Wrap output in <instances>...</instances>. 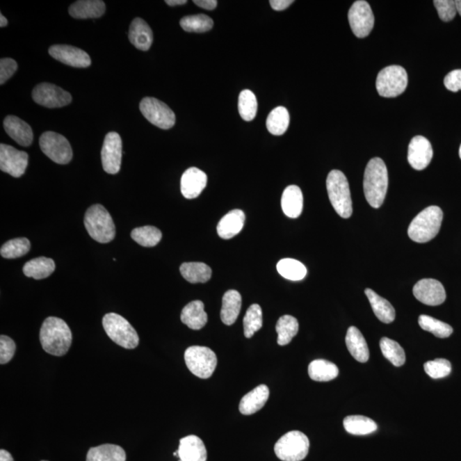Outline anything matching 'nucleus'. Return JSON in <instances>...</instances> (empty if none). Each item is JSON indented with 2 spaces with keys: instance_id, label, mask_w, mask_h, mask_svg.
<instances>
[{
  "instance_id": "79ce46f5",
  "label": "nucleus",
  "mask_w": 461,
  "mask_h": 461,
  "mask_svg": "<svg viewBox=\"0 0 461 461\" xmlns=\"http://www.w3.org/2000/svg\"><path fill=\"white\" fill-rule=\"evenodd\" d=\"M419 325L423 330L432 333L434 336L439 337V339H446V337L451 336L453 333L451 325L433 317L425 316V314L419 317Z\"/></svg>"
},
{
  "instance_id": "c85d7f7f",
  "label": "nucleus",
  "mask_w": 461,
  "mask_h": 461,
  "mask_svg": "<svg viewBox=\"0 0 461 461\" xmlns=\"http://www.w3.org/2000/svg\"><path fill=\"white\" fill-rule=\"evenodd\" d=\"M241 307L242 298L239 292L234 290L227 291L223 298V307L220 310L221 321L227 325L234 324L241 313Z\"/></svg>"
},
{
  "instance_id": "58836bf2",
  "label": "nucleus",
  "mask_w": 461,
  "mask_h": 461,
  "mask_svg": "<svg viewBox=\"0 0 461 461\" xmlns=\"http://www.w3.org/2000/svg\"><path fill=\"white\" fill-rule=\"evenodd\" d=\"M131 237L138 245L144 247H154L159 243L163 234L159 228L152 226H145L135 228L131 232Z\"/></svg>"
},
{
  "instance_id": "1a4fd4ad",
  "label": "nucleus",
  "mask_w": 461,
  "mask_h": 461,
  "mask_svg": "<svg viewBox=\"0 0 461 461\" xmlns=\"http://www.w3.org/2000/svg\"><path fill=\"white\" fill-rule=\"evenodd\" d=\"M185 362L190 372L200 378H211L217 366V356L211 348L192 346L185 352Z\"/></svg>"
},
{
  "instance_id": "7c9ffc66",
  "label": "nucleus",
  "mask_w": 461,
  "mask_h": 461,
  "mask_svg": "<svg viewBox=\"0 0 461 461\" xmlns=\"http://www.w3.org/2000/svg\"><path fill=\"white\" fill-rule=\"evenodd\" d=\"M124 449L115 444H103L89 449L87 461H126Z\"/></svg>"
},
{
  "instance_id": "9b49d317",
  "label": "nucleus",
  "mask_w": 461,
  "mask_h": 461,
  "mask_svg": "<svg viewBox=\"0 0 461 461\" xmlns=\"http://www.w3.org/2000/svg\"><path fill=\"white\" fill-rule=\"evenodd\" d=\"M140 110L152 124L159 129H170L175 124V114L166 104L155 97H145L140 104Z\"/></svg>"
},
{
  "instance_id": "13d9d810",
  "label": "nucleus",
  "mask_w": 461,
  "mask_h": 461,
  "mask_svg": "<svg viewBox=\"0 0 461 461\" xmlns=\"http://www.w3.org/2000/svg\"><path fill=\"white\" fill-rule=\"evenodd\" d=\"M455 6L457 13L461 16V0H457V1H455Z\"/></svg>"
},
{
  "instance_id": "49530a36",
  "label": "nucleus",
  "mask_w": 461,
  "mask_h": 461,
  "mask_svg": "<svg viewBox=\"0 0 461 461\" xmlns=\"http://www.w3.org/2000/svg\"><path fill=\"white\" fill-rule=\"evenodd\" d=\"M426 373L434 380L448 376L452 371L451 363L445 359H436L423 365Z\"/></svg>"
},
{
  "instance_id": "b1692460",
  "label": "nucleus",
  "mask_w": 461,
  "mask_h": 461,
  "mask_svg": "<svg viewBox=\"0 0 461 461\" xmlns=\"http://www.w3.org/2000/svg\"><path fill=\"white\" fill-rule=\"evenodd\" d=\"M106 7L102 0H80L70 6L69 13L76 19H88L102 17Z\"/></svg>"
},
{
  "instance_id": "603ef678",
  "label": "nucleus",
  "mask_w": 461,
  "mask_h": 461,
  "mask_svg": "<svg viewBox=\"0 0 461 461\" xmlns=\"http://www.w3.org/2000/svg\"><path fill=\"white\" fill-rule=\"evenodd\" d=\"M293 3L294 1H292V0H272V1H270V5L275 10H284Z\"/></svg>"
},
{
  "instance_id": "aec40b11",
  "label": "nucleus",
  "mask_w": 461,
  "mask_h": 461,
  "mask_svg": "<svg viewBox=\"0 0 461 461\" xmlns=\"http://www.w3.org/2000/svg\"><path fill=\"white\" fill-rule=\"evenodd\" d=\"M179 458L182 461H206L207 449L204 442L195 435L181 438L178 448Z\"/></svg>"
},
{
  "instance_id": "ddd939ff",
  "label": "nucleus",
  "mask_w": 461,
  "mask_h": 461,
  "mask_svg": "<svg viewBox=\"0 0 461 461\" xmlns=\"http://www.w3.org/2000/svg\"><path fill=\"white\" fill-rule=\"evenodd\" d=\"M32 96L40 106L51 108L66 106L72 101L70 92L51 83L37 85L33 90Z\"/></svg>"
},
{
  "instance_id": "a18cd8bd",
  "label": "nucleus",
  "mask_w": 461,
  "mask_h": 461,
  "mask_svg": "<svg viewBox=\"0 0 461 461\" xmlns=\"http://www.w3.org/2000/svg\"><path fill=\"white\" fill-rule=\"evenodd\" d=\"M30 247H31V243L28 238L11 239L3 243L0 250V254L6 259H16V258L25 256L30 250Z\"/></svg>"
},
{
  "instance_id": "f3484780",
  "label": "nucleus",
  "mask_w": 461,
  "mask_h": 461,
  "mask_svg": "<svg viewBox=\"0 0 461 461\" xmlns=\"http://www.w3.org/2000/svg\"><path fill=\"white\" fill-rule=\"evenodd\" d=\"M433 149L426 138L418 135L413 138L408 145L407 160L412 168L423 170L432 162Z\"/></svg>"
},
{
  "instance_id": "8fccbe9b",
  "label": "nucleus",
  "mask_w": 461,
  "mask_h": 461,
  "mask_svg": "<svg viewBox=\"0 0 461 461\" xmlns=\"http://www.w3.org/2000/svg\"><path fill=\"white\" fill-rule=\"evenodd\" d=\"M17 70V63L11 58L0 60V84H5Z\"/></svg>"
},
{
  "instance_id": "f257e3e1",
  "label": "nucleus",
  "mask_w": 461,
  "mask_h": 461,
  "mask_svg": "<svg viewBox=\"0 0 461 461\" xmlns=\"http://www.w3.org/2000/svg\"><path fill=\"white\" fill-rule=\"evenodd\" d=\"M72 332L65 321L57 317H48L41 325L40 340L43 350L55 356L67 353L72 344Z\"/></svg>"
},
{
  "instance_id": "5701e85b",
  "label": "nucleus",
  "mask_w": 461,
  "mask_h": 461,
  "mask_svg": "<svg viewBox=\"0 0 461 461\" xmlns=\"http://www.w3.org/2000/svg\"><path fill=\"white\" fill-rule=\"evenodd\" d=\"M245 216L241 209H234L220 220L217 232L221 238L230 239L238 235L245 226Z\"/></svg>"
},
{
  "instance_id": "a878e982",
  "label": "nucleus",
  "mask_w": 461,
  "mask_h": 461,
  "mask_svg": "<svg viewBox=\"0 0 461 461\" xmlns=\"http://www.w3.org/2000/svg\"><path fill=\"white\" fill-rule=\"evenodd\" d=\"M346 343L348 350L356 361L362 363L369 362L370 357L369 346L364 336L358 328L350 327L348 329Z\"/></svg>"
},
{
  "instance_id": "37998d69",
  "label": "nucleus",
  "mask_w": 461,
  "mask_h": 461,
  "mask_svg": "<svg viewBox=\"0 0 461 461\" xmlns=\"http://www.w3.org/2000/svg\"><path fill=\"white\" fill-rule=\"evenodd\" d=\"M264 318L260 305H251L243 318V332L247 339L252 337L262 327Z\"/></svg>"
},
{
  "instance_id": "3c124183",
  "label": "nucleus",
  "mask_w": 461,
  "mask_h": 461,
  "mask_svg": "<svg viewBox=\"0 0 461 461\" xmlns=\"http://www.w3.org/2000/svg\"><path fill=\"white\" fill-rule=\"evenodd\" d=\"M444 86L446 88L453 92H457L461 90V70H455L449 72L444 78Z\"/></svg>"
},
{
  "instance_id": "a19ab883",
  "label": "nucleus",
  "mask_w": 461,
  "mask_h": 461,
  "mask_svg": "<svg viewBox=\"0 0 461 461\" xmlns=\"http://www.w3.org/2000/svg\"><path fill=\"white\" fill-rule=\"evenodd\" d=\"M382 354L395 366H402L406 362V355L402 346L396 341L383 337L380 340Z\"/></svg>"
},
{
  "instance_id": "5fc2aeb1",
  "label": "nucleus",
  "mask_w": 461,
  "mask_h": 461,
  "mask_svg": "<svg viewBox=\"0 0 461 461\" xmlns=\"http://www.w3.org/2000/svg\"><path fill=\"white\" fill-rule=\"evenodd\" d=\"M0 461H14L13 455L5 449L0 451Z\"/></svg>"
},
{
  "instance_id": "4d7b16f0",
  "label": "nucleus",
  "mask_w": 461,
  "mask_h": 461,
  "mask_svg": "<svg viewBox=\"0 0 461 461\" xmlns=\"http://www.w3.org/2000/svg\"><path fill=\"white\" fill-rule=\"evenodd\" d=\"M0 27L3 28L6 27L7 24H8V21H7L6 18L3 16V15H0Z\"/></svg>"
},
{
  "instance_id": "72a5a7b5",
  "label": "nucleus",
  "mask_w": 461,
  "mask_h": 461,
  "mask_svg": "<svg viewBox=\"0 0 461 461\" xmlns=\"http://www.w3.org/2000/svg\"><path fill=\"white\" fill-rule=\"evenodd\" d=\"M344 429L355 436H365L376 432L378 426L373 419L362 415L348 416L343 421Z\"/></svg>"
},
{
  "instance_id": "6ab92c4d",
  "label": "nucleus",
  "mask_w": 461,
  "mask_h": 461,
  "mask_svg": "<svg viewBox=\"0 0 461 461\" xmlns=\"http://www.w3.org/2000/svg\"><path fill=\"white\" fill-rule=\"evenodd\" d=\"M208 178L204 171L197 168H190L183 174L181 190L187 200H193L202 193L207 186Z\"/></svg>"
},
{
  "instance_id": "6e6552de",
  "label": "nucleus",
  "mask_w": 461,
  "mask_h": 461,
  "mask_svg": "<svg viewBox=\"0 0 461 461\" xmlns=\"http://www.w3.org/2000/svg\"><path fill=\"white\" fill-rule=\"evenodd\" d=\"M407 83L406 70L402 66L391 65L385 67L378 73L376 88L381 97H396L405 92Z\"/></svg>"
},
{
  "instance_id": "09e8293b",
  "label": "nucleus",
  "mask_w": 461,
  "mask_h": 461,
  "mask_svg": "<svg viewBox=\"0 0 461 461\" xmlns=\"http://www.w3.org/2000/svg\"><path fill=\"white\" fill-rule=\"evenodd\" d=\"M17 346L10 337L2 335L0 337V363L6 364L13 358Z\"/></svg>"
},
{
  "instance_id": "423d86ee",
  "label": "nucleus",
  "mask_w": 461,
  "mask_h": 461,
  "mask_svg": "<svg viewBox=\"0 0 461 461\" xmlns=\"http://www.w3.org/2000/svg\"><path fill=\"white\" fill-rule=\"evenodd\" d=\"M103 327L108 337L119 346L133 350L140 343L136 330L120 314H106L103 318Z\"/></svg>"
},
{
  "instance_id": "f704fd0d",
  "label": "nucleus",
  "mask_w": 461,
  "mask_h": 461,
  "mask_svg": "<svg viewBox=\"0 0 461 461\" xmlns=\"http://www.w3.org/2000/svg\"><path fill=\"white\" fill-rule=\"evenodd\" d=\"M337 366L325 359H316L309 366V375L311 380L317 382H328L339 376Z\"/></svg>"
},
{
  "instance_id": "9d476101",
  "label": "nucleus",
  "mask_w": 461,
  "mask_h": 461,
  "mask_svg": "<svg viewBox=\"0 0 461 461\" xmlns=\"http://www.w3.org/2000/svg\"><path fill=\"white\" fill-rule=\"evenodd\" d=\"M41 151L54 163L67 164L72 160V147L65 137L54 132H46L40 138Z\"/></svg>"
},
{
  "instance_id": "052dcab7",
  "label": "nucleus",
  "mask_w": 461,
  "mask_h": 461,
  "mask_svg": "<svg viewBox=\"0 0 461 461\" xmlns=\"http://www.w3.org/2000/svg\"><path fill=\"white\" fill-rule=\"evenodd\" d=\"M42 461H47V460H42Z\"/></svg>"
},
{
  "instance_id": "864d4df0",
  "label": "nucleus",
  "mask_w": 461,
  "mask_h": 461,
  "mask_svg": "<svg viewBox=\"0 0 461 461\" xmlns=\"http://www.w3.org/2000/svg\"><path fill=\"white\" fill-rule=\"evenodd\" d=\"M193 3L201 8L209 10L216 9L218 3L216 0H194Z\"/></svg>"
},
{
  "instance_id": "c756f323",
  "label": "nucleus",
  "mask_w": 461,
  "mask_h": 461,
  "mask_svg": "<svg viewBox=\"0 0 461 461\" xmlns=\"http://www.w3.org/2000/svg\"><path fill=\"white\" fill-rule=\"evenodd\" d=\"M365 293L378 320L385 324L391 323L396 318V310L387 300L380 297L376 292L366 289Z\"/></svg>"
},
{
  "instance_id": "4c0bfd02",
  "label": "nucleus",
  "mask_w": 461,
  "mask_h": 461,
  "mask_svg": "<svg viewBox=\"0 0 461 461\" xmlns=\"http://www.w3.org/2000/svg\"><path fill=\"white\" fill-rule=\"evenodd\" d=\"M277 270L284 279L292 281L302 280L307 275L305 266L302 262L291 258L280 260L277 264Z\"/></svg>"
},
{
  "instance_id": "bf43d9fd",
  "label": "nucleus",
  "mask_w": 461,
  "mask_h": 461,
  "mask_svg": "<svg viewBox=\"0 0 461 461\" xmlns=\"http://www.w3.org/2000/svg\"><path fill=\"white\" fill-rule=\"evenodd\" d=\"M459 154H460V159H461V145H460V147Z\"/></svg>"
},
{
  "instance_id": "0eeeda50",
  "label": "nucleus",
  "mask_w": 461,
  "mask_h": 461,
  "mask_svg": "<svg viewBox=\"0 0 461 461\" xmlns=\"http://www.w3.org/2000/svg\"><path fill=\"white\" fill-rule=\"evenodd\" d=\"M309 440L298 430L284 434L275 446V455L283 461H301L309 453Z\"/></svg>"
},
{
  "instance_id": "a211bd4d",
  "label": "nucleus",
  "mask_w": 461,
  "mask_h": 461,
  "mask_svg": "<svg viewBox=\"0 0 461 461\" xmlns=\"http://www.w3.org/2000/svg\"><path fill=\"white\" fill-rule=\"evenodd\" d=\"M49 54L58 61L74 67H88L92 63L87 52L67 45H55L51 47L49 49Z\"/></svg>"
},
{
  "instance_id": "dca6fc26",
  "label": "nucleus",
  "mask_w": 461,
  "mask_h": 461,
  "mask_svg": "<svg viewBox=\"0 0 461 461\" xmlns=\"http://www.w3.org/2000/svg\"><path fill=\"white\" fill-rule=\"evenodd\" d=\"M413 292L416 299L426 305H441L446 300L445 289L437 280H419L414 286Z\"/></svg>"
},
{
  "instance_id": "c03bdc74",
  "label": "nucleus",
  "mask_w": 461,
  "mask_h": 461,
  "mask_svg": "<svg viewBox=\"0 0 461 461\" xmlns=\"http://www.w3.org/2000/svg\"><path fill=\"white\" fill-rule=\"evenodd\" d=\"M257 110L256 95L250 90H243L238 97V111L241 118L246 122L252 121L256 118Z\"/></svg>"
},
{
  "instance_id": "f8f14e48",
  "label": "nucleus",
  "mask_w": 461,
  "mask_h": 461,
  "mask_svg": "<svg viewBox=\"0 0 461 461\" xmlns=\"http://www.w3.org/2000/svg\"><path fill=\"white\" fill-rule=\"evenodd\" d=\"M352 32L358 38H365L370 35L374 26V15L369 3L364 0L355 1L348 14Z\"/></svg>"
},
{
  "instance_id": "6e6d98bb",
  "label": "nucleus",
  "mask_w": 461,
  "mask_h": 461,
  "mask_svg": "<svg viewBox=\"0 0 461 461\" xmlns=\"http://www.w3.org/2000/svg\"><path fill=\"white\" fill-rule=\"evenodd\" d=\"M166 2L168 6H182V5H186L187 3L186 0H167Z\"/></svg>"
},
{
  "instance_id": "7ed1b4c3",
  "label": "nucleus",
  "mask_w": 461,
  "mask_h": 461,
  "mask_svg": "<svg viewBox=\"0 0 461 461\" xmlns=\"http://www.w3.org/2000/svg\"><path fill=\"white\" fill-rule=\"evenodd\" d=\"M444 213L437 206H430L423 209L412 221L407 234L416 243H427L438 234L442 226Z\"/></svg>"
},
{
  "instance_id": "c9c22d12",
  "label": "nucleus",
  "mask_w": 461,
  "mask_h": 461,
  "mask_svg": "<svg viewBox=\"0 0 461 461\" xmlns=\"http://www.w3.org/2000/svg\"><path fill=\"white\" fill-rule=\"evenodd\" d=\"M289 124H290V114L286 108L279 106L270 112L268 116L267 129L270 134L273 135H282L286 132Z\"/></svg>"
},
{
  "instance_id": "f03ea898",
  "label": "nucleus",
  "mask_w": 461,
  "mask_h": 461,
  "mask_svg": "<svg viewBox=\"0 0 461 461\" xmlns=\"http://www.w3.org/2000/svg\"><path fill=\"white\" fill-rule=\"evenodd\" d=\"M389 186L387 168L383 160L375 157L367 163L363 188L367 202L374 209L384 204Z\"/></svg>"
},
{
  "instance_id": "cd10ccee",
  "label": "nucleus",
  "mask_w": 461,
  "mask_h": 461,
  "mask_svg": "<svg viewBox=\"0 0 461 461\" xmlns=\"http://www.w3.org/2000/svg\"><path fill=\"white\" fill-rule=\"evenodd\" d=\"M281 207L284 215L290 218H298L302 212L303 196L297 186H290L284 189L281 198Z\"/></svg>"
},
{
  "instance_id": "e433bc0d",
  "label": "nucleus",
  "mask_w": 461,
  "mask_h": 461,
  "mask_svg": "<svg viewBox=\"0 0 461 461\" xmlns=\"http://www.w3.org/2000/svg\"><path fill=\"white\" fill-rule=\"evenodd\" d=\"M298 331L299 324L297 318L291 316L280 317L276 325V332L278 333L277 342L279 346H287L298 334Z\"/></svg>"
},
{
  "instance_id": "bb28decb",
  "label": "nucleus",
  "mask_w": 461,
  "mask_h": 461,
  "mask_svg": "<svg viewBox=\"0 0 461 461\" xmlns=\"http://www.w3.org/2000/svg\"><path fill=\"white\" fill-rule=\"evenodd\" d=\"M181 320L182 323L191 329L204 328L208 322V314L205 312L204 302L197 300L188 303L182 310Z\"/></svg>"
},
{
  "instance_id": "20e7f679",
  "label": "nucleus",
  "mask_w": 461,
  "mask_h": 461,
  "mask_svg": "<svg viewBox=\"0 0 461 461\" xmlns=\"http://www.w3.org/2000/svg\"><path fill=\"white\" fill-rule=\"evenodd\" d=\"M84 224L88 234L97 242L107 243L115 238V227L113 219L103 205L91 206L86 213Z\"/></svg>"
},
{
  "instance_id": "2eb2a0df",
  "label": "nucleus",
  "mask_w": 461,
  "mask_h": 461,
  "mask_svg": "<svg viewBox=\"0 0 461 461\" xmlns=\"http://www.w3.org/2000/svg\"><path fill=\"white\" fill-rule=\"evenodd\" d=\"M29 164L27 152L18 151L13 146L0 145V170L5 173L19 178L24 175Z\"/></svg>"
},
{
  "instance_id": "2f4dec72",
  "label": "nucleus",
  "mask_w": 461,
  "mask_h": 461,
  "mask_svg": "<svg viewBox=\"0 0 461 461\" xmlns=\"http://www.w3.org/2000/svg\"><path fill=\"white\" fill-rule=\"evenodd\" d=\"M183 278L189 283H206L211 278V268L202 262H185L179 268Z\"/></svg>"
},
{
  "instance_id": "de8ad7c7",
  "label": "nucleus",
  "mask_w": 461,
  "mask_h": 461,
  "mask_svg": "<svg viewBox=\"0 0 461 461\" xmlns=\"http://www.w3.org/2000/svg\"><path fill=\"white\" fill-rule=\"evenodd\" d=\"M434 6L442 21L451 22L457 13L455 1L453 0H435Z\"/></svg>"
},
{
  "instance_id": "412c9836",
  "label": "nucleus",
  "mask_w": 461,
  "mask_h": 461,
  "mask_svg": "<svg viewBox=\"0 0 461 461\" xmlns=\"http://www.w3.org/2000/svg\"><path fill=\"white\" fill-rule=\"evenodd\" d=\"M3 127H5L6 132L17 144L28 147L33 143V134L31 127L27 122L18 118L17 116H6L3 121Z\"/></svg>"
},
{
  "instance_id": "4468645a",
  "label": "nucleus",
  "mask_w": 461,
  "mask_h": 461,
  "mask_svg": "<svg viewBox=\"0 0 461 461\" xmlns=\"http://www.w3.org/2000/svg\"><path fill=\"white\" fill-rule=\"evenodd\" d=\"M122 142L115 132L108 133L104 138L101 159L104 170L110 175L118 174L121 170Z\"/></svg>"
},
{
  "instance_id": "4be33fe9",
  "label": "nucleus",
  "mask_w": 461,
  "mask_h": 461,
  "mask_svg": "<svg viewBox=\"0 0 461 461\" xmlns=\"http://www.w3.org/2000/svg\"><path fill=\"white\" fill-rule=\"evenodd\" d=\"M269 398V389L267 385H261L253 391L243 396L239 403V411L243 415H251L260 411Z\"/></svg>"
},
{
  "instance_id": "39448f33",
  "label": "nucleus",
  "mask_w": 461,
  "mask_h": 461,
  "mask_svg": "<svg viewBox=\"0 0 461 461\" xmlns=\"http://www.w3.org/2000/svg\"><path fill=\"white\" fill-rule=\"evenodd\" d=\"M327 188L330 202L337 215L348 219L353 213L350 186L346 176L340 170L330 172L327 179Z\"/></svg>"
},
{
  "instance_id": "ea45409f",
  "label": "nucleus",
  "mask_w": 461,
  "mask_h": 461,
  "mask_svg": "<svg viewBox=\"0 0 461 461\" xmlns=\"http://www.w3.org/2000/svg\"><path fill=\"white\" fill-rule=\"evenodd\" d=\"M179 24L186 32L205 33L212 29L213 21L207 15L198 14L184 17Z\"/></svg>"
},
{
  "instance_id": "393cba45",
  "label": "nucleus",
  "mask_w": 461,
  "mask_h": 461,
  "mask_svg": "<svg viewBox=\"0 0 461 461\" xmlns=\"http://www.w3.org/2000/svg\"><path fill=\"white\" fill-rule=\"evenodd\" d=\"M130 42L141 51H148L153 42V33L147 22L135 18L131 24L129 33Z\"/></svg>"
},
{
  "instance_id": "473e14b6",
  "label": "nucleus",
  "mask_w": 461,
  "mask_h": 461,
  "mask_svg": "<svg viewBox=\"0 0 461 461\" xmlns=\"http://www.w3.org/2000/svg\"><path fill=\"white\" fill-rule=\"evenodd\" d=\"M54 260L47 257H38L29 261L24 265V273L29 278L43 280L48 278L55 271Z\"/></svg>"
}]
</instances>
